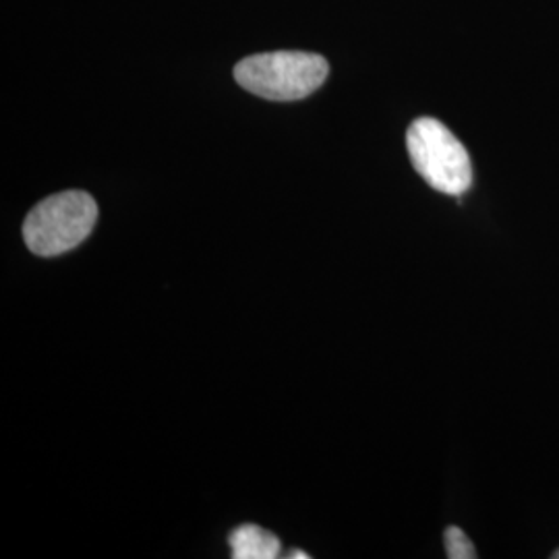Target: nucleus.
<instances>
[{
	"mask_svg": "<svg viewBox=\"0 0 559 559\" xmlns=\"http://www.w3.org/2000/svg\"><path fill=\"white\" fill-rule=\"evenodd\" d=\"M328 60L311 52H265L240 60L235 80L242 90L274 102L302 100L328 78Z\"/></svg>",
	"mask_w": 559,
	"mask_h": 559,
	"instance_id": "nucleus-1",
	"label": "nucleus"
},
{
	"mask_svg": "<svg viewBox=\"0 0 559 559\" xmlns=\"http://www.w3.org/2000/svg\"><path fill=\"white\" fill-rule=\"evenodd\" d=\"M98 221V203L85 191H64L40 201L23 222L32 253L57 258L87 239Z\"/></svg>",
	"mask_w": 559,
	"mask_h": 559,
	"instance_id": "nucleus-2",
	"label": "nucleus"
},
{
	"mask_svg": "<svg viewBox=\"0 0 559 559\" xmlns=\"http://www.w3.org/2000/svg\"><path fill=\"white\" fill-rule=\"evenodd\" d=\"M406 147L415 170L436 191L459 198L471 189V156L440 120L431 117L415 120L406 133Z\"/></svg>",
	"mask_w": 559,
	"mask_h": 559,
	"instance_id": "nucleus-3",
	"label": "nucleus"
},
{
	"mask_svg": "<svg viewBox=\"0 0 559 559\" xmlns=\"http://www.w3.org/2000/svg\"><path fill=\"white\" fill-rule=\"evenodd\" d=\"M235 559H276L280 556V539L255 524H242L228 537Z\"/></svg>",
	"mask_w": 559,
	"mask_h": 559,
	"instance_id": "nucleus-4",
	"label": "nucleus"
},
{
	"mask_svg": "<svg viewBox=\"0 0 559 559\" xmlns=\"http://www.w3.org/2000/svg\"><path fill=\"white\" fill-rule=\"evenodd\" d=\"M445 543V556L450 559H475L477 558V549L475 545L464 535V531L459 526H450L445 528L443 535Z\"/></svg>",
	"mask_w": 559,
	"mask_h": 559,
	"instance_id": "nucleus-5",
	"label": "nucleus"
},
{
	"mask_svg": "<svg viewBox=\"0 0 559 559\" xmlns=\"http://www.w3.org/2000/svg\"><path fill=\"white\" fill-rule=\"evenodd\" d=\"M288 558L290 559H309L311 556L309 554H305V551H300V549H293L290 554H288Z\"/></svg>",
	"mask_w": 559,
	"mask_h": 559,
	"instance_id": "nucleus-6",
	"label": "nucleus"
},
{
	"mask_svg": "<svg viewBox=\"0 0 559 559\" xmlns=\"http://www.w3.org/2000/svg\"><path fill=\"white\" fill-rule=\"evenodd\" d=\"M551 558L559 559V549H558V551H556V554H554V556H551Z\"/></svg>",
	"mask_w": 559,
	"mask_h": 559,
	"instance_id": "nucleus-7",
	"label": "nucleus"
}]
</instances>
